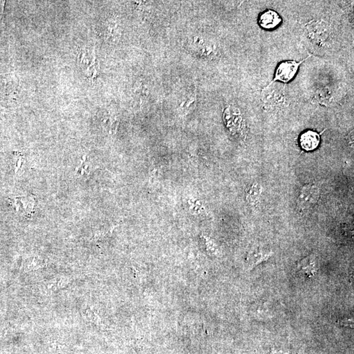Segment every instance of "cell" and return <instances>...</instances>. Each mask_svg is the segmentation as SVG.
Wrapping results in <instances>:
<instances>
[{"mask_svg":"<svg viewBox=\"0 0 354 354\" xmlns=\"http://www.w3.org/2000/svg\"><path fill=\"white\" fill-rule=\"evenodd\" d=\"M310 57V56H308L306 57V58L301 60L300 61L291 60V61L281 62L276 67L273 80H272L271 82H270L267 87H269V86L274 84V83L276 82H281L283 83L290 82L292 80L295 78L301 64H302L306 60L309 59Z\"/></svg>","mask_w":354,"mask_h":354,"instance_id":"6da1fadb","label":"cell"},{"mask_svg":"<svg viewBox=\"0 0 354 354\" xmlns=\"http://www.w3.org/2000/svg\"><path fill=\"white\" fill-rule=\"evenodd\" d=\"M320 188L312 184H307L303 186L296 199V206L299 210H308L314 207L319 202Z\"/></svg>","mask_w":354,"mask_h":354,"instance_id":"7a4b0ae2","label":"cell"},{"mask_svg":"<svg viewBox=\"0 0 354 354\" xmlns=\"http://www.w3.org/2000/svg\"><path fill=\"white\" fill-rule=\"evenodd\" d=\"M224 119L232 132L238 137H245L247 130L240 110L233 107L227 108L224 112Z\"/></svg>","mask_w":354,"mask_h":354,"instance_id":"3957f363","label":"cell"},{"mask_svg":"<svg viewBox=\"0 0 354 354\" xmlns=\"http://www.w3.org/2000/svg\"><path fill=\"white\" fill-rule=\"evenodd\" d=\"M306 30L310 39L318 44L326 42L331 34L328 24L323 21H311L306 25Z\"/></svg>","mask_w":354,"mask_h":354,"instance_id":"277c9868","label":"cell"},{"mask_svg":"<svg viewBox=\"0 0 354 354\" xmlns=\"http://www.w3.org/2000/svg\"><path fill=\"white\" fill-rule=\"evenodd\" d=\"M262 100L265 106L269 109L283 107L286 102L284 93L274 87V84L263 88Z\"/></svg>","mask_w":354,"mask_h":354,"instance_id":"5b68a950","label":"cell"},{"mask_svg":"<svg viewBox=\"0 0 354 354\" xmlns=\"http://www.w3.org/2000/svg\"><path fill=\"white\" fill-rule=\"evenodd\" d=\"M282 22L280 15L272 9L262 12L258 18V25L264 30H274L278 27Z\"/></svg>","mask_w":354,"mask_h":354,"instance_id":"8992f818","label":"cell"},{"mask_svg":"<svg viewBox=\"0 0 354 354\" xmlns=\"http://www.w3.org/2000/svg\"><path fill=\"white\" fill-rule=\"evenodd\" d=\"M73 281L71 277L59 276L49 279L42 284V291L46 295H51L52 293L66 288Z\"/></svg>","mask_w":354,"mask_h":354,"instance_id":"52a82bcc","label":"cell"},{"mask_svg":"<svg viewBox=\"0 0 354 354\" xmlns=\"http://www.w3.org/2000/svg\"><path fill=\"white\" fill-rule=\"evenodd\" d=\"M321 137L319 133L312 130H308L300 135V145L305 151L310 152L316 149L319 147Z\"/></svg>","mask_w":354,"mask_h":354,"instance_id":"ba28073f","label":"cell"},{"mask_svg":"<svg viewBox=\"0 0 354 354\" xmlns=\"http://www.w3.org/2000/svg\"><path fill=\"white\" fill-rule=\"evenodd\" d=\"M47 266V261L45 258L38 255H29L23 262V269L25 272L35 271L46 267Z\"/></svg>","mask_w":354,"mask_h":354,"instance_id":"9c48e42d","label":"cell"},{"mask_svg":"<svg viewBox=\"0 0 354 354\" xmlns=\"http://www.w3.org/2000/svg\"><path fill=\"white\" fill-rule=\"evenodd\" d=\"M19 79L14 74L0 76V93L10 94L16 92L19 87Z\"/></svg>","mask_w":354,"mask_h":354,"instance_id":"30bf717a","label":"cell"},{"mask_svg":"<svg viewBox=\"0 0 354 354\" xmlns=\"http://www.w3.org/2000/svg\"><path fill=\"white\" fill-rule=\"evenodd\" d=\"M80 63L85 70L86 74L88 77L93 78L97 73V70L95 68L96 63L95 58L88 51L81 52L80 55Z\"/></svg>","mask_w":354,"mask_h":354,"instance_id":"8fae6325","label":"cell"},{"mask_svg":"<svg viewBox=\"0 0 354 354\" xmlns=\"http://www.w3.org/2000/svg\"><path fill=\"white\" fill-rule=\"evenodd\" d=\"M298 267L310 277H314L317 273L316 262L315 261V258L312 256H308V257L304 258L299 263Z\"/></svg>","mask_w":354,"mask_h":354,"instance_id":"7c38bea8","label":"cell"},{"mask_svg":"<svg viewBox=\"0 0 354 354\" xmlns=\"http://www.w3.org/2000/svg\"><path fill=\"white\" fill-rule=\"evenodd\" d=\"M119 120L118 117L109 114L104 117L102 121V127L110 135H114L118 128Z\"/></svg>","mask_w":354,"mask_h":354,"instance_id":"4fadbf2b","label":"cell"},{"mask_svg":"<svg viewBox=\"0 0 354 354\" xmlns=\"http://www.w3.org/2000/svg\"><path fill=\"white\" fill-rule=\"evenodd\" d=\"M260 192V187L257 184L251 186L250 190H248L247 194L248 202L251 203V204L257 202L258 198H259Z\"/></svg>","mask_w":354,"mask_h":354,"instance_id":"5bb4252c","label":"cell"},{"mask_svg":"<svg viewBox=\"0 0 354 354\" xmlns=\"http://www.w3.org/2000/svg\"><path fill=\"white\" fill-rule=\"evenodd\" d=\"M340 324H341V325H346V326H348V325H353V320L349 319L341 320H340Z\"/></svg>","mask_w":354,"mask_h":354,"instance_id":"9a60e30c","label":"cell"},{"mask_svg":"<svg viewBox=\"0 0 354 354\" xmlns=\"http://www.w3.org/2000/svg\"><path fill=\"white\" fill-rule=\"evenodd\" d=\"M4 3L5 2H0V21L2 20V15H3Z\"/></svg>","mask_w":354,"mask_h":354,"instance_id":"2e32d148","label":"cell"}]
</instances>
